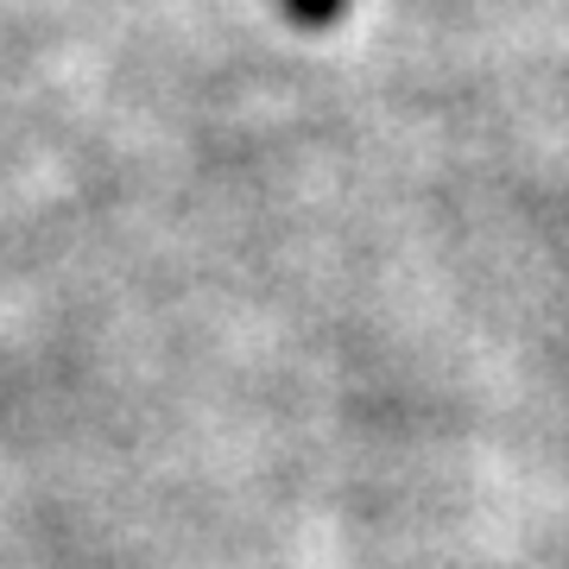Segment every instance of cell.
<instances>
[{
	"label": "cell",
	"mask_w": 569,
	"mask_h": 569,
	"mask_svg": "<svg viewBox=\"0 0 569 569\" xmlns=\"http://www.w3.org/2000/svg\"><path fill=\"white\" fill-rule=\"evenodd\" d=\"M279 7L305 26V32H329V26H342V13H348V0H279Z\"/></svg>",
	"instance_id": "6da1fadb"
}]
</instances>
